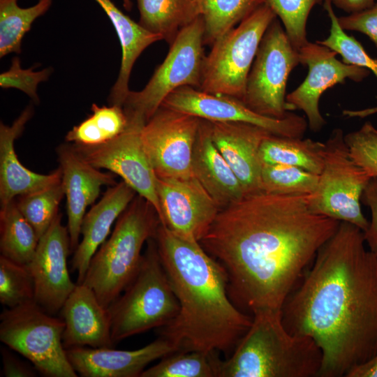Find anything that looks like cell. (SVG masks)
Returning a JSON list of instances; mask_svg holds the SVG:
<instances>
[{
  "label": "cell",
  "mask_w": 377,
  "mask_h": 377,
  "mask_svg": "<svg viewBox=\"0 0 377 377\" xmlns=\"http://www.w3.org/2000/svg\"><path fill=\"white\" fill-rule=\"evenodd\" d=\"M339 223L312 212L308 195L260 191L221 209L200 244L226 270L234 304L253 316L281 312Z\"/></svg>",
  "instance_id": "obj_1"
},
{
  "label": "cell",
  "mask_w": 377,
  "mask_h": 377,
  "mask_svg": "<svg viewBox=\"0 0 377 377\" xmlns=\"http://www.w3.org/2000/svg\"><path fill=\"white\" fill-rule=\"evenodd\" d=\"M365 244L340 222L282 306L285 328L320 348L319 377H346L377 353V254Z\"/></svg>",
  "instance_id": "obj_2"
},
{
  "label": "cell",
  "mask_w": 377,
  "mask_h": 377,
  "mask_svg": "<svg viewBox=\"0 0 377 377\" xmlns=\"http://www.w3.org/2000/svg\"><path fill=\"white\" fill-rule=\"evenodd\" d=\"M159 256L179 304L177 315L160 328L177 350L222 352L228 357L253 317L231 300L223 265L199 242L161 223L154 237Z\"/></svg>",
  "instance_id": "obj_3"
},
{
  "label": "cell",
  "mask_w": 377,
  "mask_h": 377,
  "mask_svg": "<svg viewBox=\"0 0 377 377\" xmlns=\"http://www.w3.org/2000/svg\"><path fill=\"white\" fill-rule=\"evenodd\" d=\"M252 317L231 355L220 359L217 377H319L323 354L313 339L289 332L281 312Z\"/></svg>",
  "instance_id": "obj_4"
},
{
  "label": "cell",
  "mask_w": 377,
  "mask_h": 377,
  "mask_svg": "<svg viewBox=\"0 0 377 377\" xmlns=\"http://www.w3.org/2000/svg\"><path fill=\"white\" fill-rule=\"evenodd\" d=\"M161 224L154 206L138 195L120 215L110 238L92 257L82 283L89 286L105 308L116 300L136 274L142 249Z\"/></svg>",
  "instance_id": "obj_5"
},
{
  "label": "cell",
  "mask_w": 377,
  "mask_h": 377,
  "mask_svg": "<svg viewBox=\"0 0 377 377\" xmlns=\"http://www.w3.org/2000/svg\"><path fill=\"white\" fill-rule=\"evenodd\" d=\"M147 244L134 278L108 308L114 343L166 325L179 310L154 237Z\"/></svg>",
  "instance_id": "obj_6"
},
{
  "label": "cell",
  "mask_w": 377,
  "mask_h": 377,
  "mask_svg": "<svg viewBox=\"0 0 377 377\" xmlns=\"http://www.w3.org/2000/svg\"><path fill=\"white\" fill-rule=\"evenodd\" d=\"M276 17L265 3L216 40L205 57L199 90L242 101L260 41Z\"/></svg>",
  "instance_id": "obj_7"
},
{
  "label": "cell",
  "mask_w": 377,
  "mask_h": 377,
  "mask_svg": "<svg viewBox=\"0 0 377 377\" xmlns=\"http://www.w3.org/2000/svg\"><path fill=\"white\" fill-rule=\"evenodd\" d=\"M0 340L27 358L47 377H76L63 344L64 322L35 301L5 308L0 316Z\"/></svg>",
  "instance_id": "obj_8"
},
{
  "label": "cell",
  "mask_w": 377,
  "mask_h": 377,
  "mask_svg": "<svg viewBox=\"0 0 377 377\" xmlns=\"http://www.w3.org/2000/svg\"><path fill=\"white\" fill-rule=\"evenodd\" d=\"M323 168L315 191L308 195L316 214L355 225L363 232L369 222L360 207L363 191L371 177L351 158L341 128L332 131L325 142Z\"/></svg>",
  "instance_id": "obj_9"
},
{
  "label": "cell",
  "mask_w": 377,
  "mask_h": 377,
  "mask_svg": "<svg viewBox=\"0 0 377 377\" xmlns=\"http://www.w3.org/2000/svg\"><path fill=\"white\" fill-rule=\"evenodd\" d=\"M204 34L201 15L179 31L146 86L139 91L128 93L123 105L128 118L146 123L177 89L189 86L199 89L205 57Z\"/></svg>",
  "instance_id": "obj_10"
},
{
  "label": "cell",
  "mask_w": 377,
  "mask_h": 377,
  "mask_svg": "<svg viewBox=\"0 0 377 377\" xmlns=\"http://www.w3.org/2000/svg\"><path fill=\"white\" fill-rule=\"evenodd\" d=\"M299 64V51L276 17L260 41L242 102L260 114L286 117L293 110L286 100V84L290 72Z\"/></svg>",
  "instance_id": "obj_11"
},
{
  "label": "cell",
  "mask_w": 377,
  "mask_h": 377,
  "mask_svg": "<svg viewBox=\"0 0 377 377\" xmlns=\"http://www.w3.org/2000/svg\"><path fill=\"white\" fill-rule=\"evenodd\" d=\"M201 119L161 106L141 130L144 149L158 177L193 176L191 160Z\"/></svg>",
  "instance_id": "obj_12"
},
{
  "label": "cell",
  "mask_w": 377,
  "mask_h": 377,
  "mask_svg": "<svg viewBox=\"0 0 377 377\" xmlns=\"http://www.w3.org/2000/svg\"><path fill=\"white\" fill-rule=\"evenodd\" d=\"M128 121L126 130L109 142L96 146L72 145L92 166L121 177L138 195L154 206L160 219L156 176L141 140V130L145 122L136 118H128Z\"/></svg>",
  "instance_id": "obj_13"
},
{
  "label": "cell",
  "mask_w": 377,
  "mask_h": 377,
  "mask_svg": "<svg viewBox=\"0 0 377 377\" xmlns=\"http://www.w3.org/2000/svg\"><path fill=\"white\" fill-rule=\"evenodd\" d=\"M161 106L209 121L253 124L278 136L303 138L308 126L304 117L293 112L282 119L267 117L253 111L240 99L207 93L189 86L172 91Z\"/></svg>",
  "instance_id": "obj_14"
},
{
  "label": "cell",
  "mask_w": 377,
  "mask_h": 377,
  "mask_svg": "<svg viewBox=\"0 0 377 377\" xmlns=\"http://www.w3.org/2000/svg\"><path fill=\"white\" fill-rule=\"evenodd\" d=\"M300 62L308 67L303 82L286 95V102L293 110H300L306 117L308 126L313 132L320 131L326 124L319 109L321 95L346 79L361 82L370 71L337 59V53L327 47L308 42L299 50Z\"/></svg>",
  "instance_id": "obj_15"
},
{
  "label": "cell",
  "mask_w": 377,
  "mask_h": 377,
  "mask_svg": "<svg viewBox=\"0 0 377 377\" xmlns=\"http://www.w3.org/2000/svg\"><path fill=\"white\" fill-rule=\"evenodd\" d=\"M160 221L174 233L199 242L207 233L220 207L198 180L156 177Z\"/></svg>",
  "instance_id": "obj_16"
},
{
  "label": "cell",
  "mask_w": 377,
  "mask_h": 377,
  "mask_svg": "<svg viewBox=\"0 0 377 377\" xmlns=\"http://www.w3.org/2000/svg\"><path fill=\"white\" fill-rule=\"evenodd\" d=\"M71 251L67 226L61 214L39 239L36 253L28 265L35 283V302L51 315L60 311L75 288L70 277L67 258Z\"/></svg>",
  "instance_id": "obj_17"
},
{
  "label": "cell",
  "mask_w": 377,
  "mask_h": 377,
  "mask_svg": "<svg viewBox=\"0 0 377 377\" xmlns=\"http://www.w3.org/2000/svg\"><path fill=\"white\" fill-rule=\"evenodd\" d=\"M57 154L66 198L71 250L74 252L79 244L82 222L87 207L95 202L103 186H112L117 183L112 173L103 172L85 161L72 144L60 145Z\"/></svg>",
  "instance_id": "obj_18"
},
{
  "label": "cell",
  "mask_w": 377,
  "mask_h": 377,
  "mask_svg": "<svg viewBox=\"0 0 377 377\" xmlns=\"http://www.w3.org/2000/svg\"><path fill=\"white\" fill-rule=\"evenodd\" d=\"M175 351L177 348L161 337L133 350L112 347L66 349L68 361L82 377H140L149 363Z\"/></svg>",
  "instance_id": "obj_19"
},
{
  "label": "cell",
  "mask_w": 377,
  "mask_h": 377,
  "mask_svg": "<svg viewBox=\"0 0 377 377\" xmlns=\"http://www.w3.org/2000/svg\"><path fill=\"white\" fill-rule=\"evenodd\" d=\"M209 122L212 140L239 180L244 195L263 191L260 149L271 133L246 123Z\"/></svg>",
  "instance_id": "obj_20"
},
{
  "label": "cell",
  "mask_w": 377,
  "mask_h": 377,
  "mask_svg": "<svg viewBox=\"0 0 377 377\" xmlns=\"http://www.w3.org/2000/svg\"><path fill=\"white\" fill-rule=\"evenodd\" d=\"M60 311L65 325L63 344L66 349L113 346L109 311L89 286L76 283Z\"/></svg>",
  "instance_id": "obj_21"
},
{
  "label": "cell",
  "mask_w": 377,
  "mask_h": 377,
  "mask_svg": "<svg viewBox=\"0 0 377 377\" xmlns=\"http://www.w3.org/2000/svg\"><path fill=\"white\" fill-rule=\"evenodd\" d=\"M34 114L28 105L12 125L0 124V205L6 207L17 197L43 190L61 182L59 167L48 174H39L27 169L17 158L15 141L23 132Z\"/></svg>",
  "instance_id": "obj_22"
},
{
  "label": "cell",
  "mask_w": 377,
  "mask_h": 377,
  "mask_svg": "<svg viewBox=\"0 0 377 377\" xmlns=\"http://www.w3.org/2000/svg\"><path fill=\"white\" fill-rule=\"evenodd\" d=\"M136 192L122 181L110 186L99 202L85 214L81 226L82 241L74 251L71 269L82 283L90 261L105 241L114 222L135 197Z\"/></svg>",
  "instance_id": "obj_23"
},
{
  "label": "cell",
  "mask_w": 377,
  "mask_h": 377,
  "mask_svg": "<svg viewBox=\"0 0 377 377\" xmlns=\"http://www.w3.org/2000/svg\"><path fill=\"white\" fill-rule=\"evenodd\" d=\"M193 176L220 209L244 195L241 183L214 145L209 121L201 119L191 160Z\"/></svg>",
  "instance_id": "obj_24"
},
{
  "label": "cell",
  "mask_w": 377,
  "mask_h": 377,
  "mask_svg": "<svg viewBox=\"0 0 377 377\" xmlns=\"http://www.w3.org/2000/svg\"><path fill=\"white\" fill-rule=\"evenodd\" d=\"M111 21L121 48V60L118 77L109 95L110 105L123 107L130 92L128 82L134 64L151 44L163 40L149 32L119 10L111 0H94Z\"/></svg>",
  "instance_id": "obj_25"
},
{
  "label": "cell",
  "mask_w": 377,
  "mask_h": 377,
  "mask_svg": "<svg viewBox=\"0 0 377 377\" xmlns=\"http://www.w3.org/2000/svg\"><path fill=\"white\" fill-rule=\"evenodd\" d=\"M139 24L170 45L179 31L200 16L199 0H136Z\"/></svg>",
  "instance_id": "obj_26"
},
{
  "label": "cell",
  "mask_w": 377,
  "mask_h": 377,
  "mask_svg": "<svg viewBox=\"0 0 377 377\" xmlns=\"http://www.w3.org/2000/svg\"><path fill=\"white\" fill-rule=\"evenodd\" d=\"M325 142L310 138L278 136L270 134L262 142V164H282L303 168L319 175L323 165Z\"/></svg>",
  "instance_id": "obj_27"
},
{
  "label": "cell",
  "mask_w": 377,
  "mask_h": 377,
  "mask_svg": "<svg viewBox=\"0 0 377 377\" xmlns=\"http://www.w3.org/2000/svg\"><path fill=\"white\" fill-rule=\"evenodd\" d=\"M39 238L18 209L15 199L0 209L1 256L21 265L31 261Z\"/></svg>",
  "instance_id": "obj_28"
},
{
  "label": "cell",
  "mask_w": 377,
  "mask_h": 377,
  "mask_svg": "<svg viewBox=\"0 0 377 377\" xmlns=\"http://www.w3.org/2000/svg\"><path fill=\"white\" fill-rule=\"evenodd\" d=\"M91 114L80 124L69 131L67 142L96 146L109 142L121 134L127 128L128 118L123 107L117 105H91Z\"/></svg>",
  "instance_id": "obj_29"
},
{
  "label": "cell",
  "mask_w": 377,
  "mask_h": 377,
  "mask_svg": "<svg viewBox=\"0 0 377 377\" xmlns=\"http://www.w3.org/2000/svg\"><path fill=\"white\" fill-rule=\"evenodd\" d=\"M52 0H38L32 6L21 8L17 0H0V57L21 52L22 40L33 22L50 8Z\"/></svg>",
  "instance_id": "obj_30"
},
{
  "label": "cell",
  "mask_w": 377,
  "mask_h": 377,
  "mask_svg": "<svg viewBox=\"0 0 377 377\" xmlns=\"http://www.w3.org/2000/svg\"><path fill=\"white\" fill-rule=\"evenodd\" d=\"M265 3V0H199L205 44L212 45Z\"/></svg>",
  "instance_id": "obj_31"
},
{
  "label": "cell",
  "mask_w": 377,
  "mask_h": 377,
  "mask_svg": "<svg viewBox=\"0 0 377 377\" xmlns=\"http://www.w3.org/2000/svg\"><path fill=\"white\" fill-rule=\"evenodd\" d=\"M216 351L177 350L145 369L140 377H217Z\"/></svg>",
  "instance_id": "obj_32"
},
{
  "label": "cell",
  "mask_w": 377,
  "mask_h": 377,
  "mask_svg": "<svg viewBox=\"0 0 377 377\" xmlns=\"http://www.w3.org/2000/svg\"><path fill=\"white\" fill-rule=\"evenodd\" d=\"M318 175L282 164H263L262 191L284 195H309L318 184Z\"/></svg>",
  "instance_id": "obj_33"
},
{
  "label": "cell",
  "mask_w": 377,
  "mask_h": 377,
  "mask_svg": "<svg viewBox=\"0 0 377 377\" xmlns=\"http://www.w3.org/2000/svg\"><path fill=\"white\" fill-rule=\"evenodd\" d=\"M61 182L49 188L20 195L17 207L29 222L40 239L59 214V206L64 196Z\"/></svg>",
  "instance_id": "obj_34"
},
{
  "label": "cell",
  "mask_w": 377,
  "mask_h": 377,
  "mask_svg": "<svg viewBox=\"0 0 377 377\" xmlns=\"http://www.w3.org/2000/svg\"><path fill=\"white\" fill-rule=\"evenodd\" d=\"M35 301V283L28 265L0 256V302L13 308Z\"/></svg>",
  "instance_id": "obj_35"
},
{
  "label": "cell",
  "mask_w": 377,
  "mask_h": 377,
  "mask_svg": "<svg viewBox=\"0 0 377 377\" xmlns=\"http://www.w3.org/2000/svg\"><path fill=\"white\" fill-rule=\"evenodd\" d=\"M323 8L331 20L330 34L316 42L336 52L343 63L367 68L377 77V59L371 57L358 40L341 28L330 0H323Z\"/></svg>",
  "instance_id": "obj_36"
},
{
  "label": "cell",
  "mask_w": 377,
  "mask_h": 377,
  "mask_svg": "<svg viewBox=\"0 0 377 377\" xmlns=\"http://www.w3.org/2000/svg\"><path fill=\"white\" fill-rule=\"evenodd\" d=\"M282 22L292 45L300 50L309 41L306 22L313 7L319 0H265Z\"/></svg>",
  "instance_id": "obj_37"
},
{
  "label": "cell",
  "mask_w": 377,
  "mask_h": 377,
  "mask_svg": "<svg viewBox=\"0 0 377 377\" xmlns=\"http://www.w3.org/2000/svg\"><path fill=\"white\" fill-rule=\"evenodd\" d=\"M353 161L370 177H377V128L366 121L358 130L344 135Z\"/></svg>",
  "instance_id": "obj_38"
},
{
  "label": "cell",
  "mask_w": 377,
  "mask_h": 377,
  "mask_svg": "<svg viewBox=\"0 0 377 377\" xmlns=\"http://www.w3.org/2000/svg\"><path fill=\"white\" fill-rule=\"evenodd\" d=\"M51 73L50 68H45L40 71H34L32 68L23 69L20 65V58L15 57L10 68L0 75V86L2 88L20 89L38 103L39 102L38 85L47 80Z\"/></svg>",
  "instance_id": "obj_39"
},
{
  "label": "cell",
  "mask_w": 377,
  "mask_h": 377,
  "mask_svg": "<svg viewBox=\"0 0 377 377\" xmlns=\"http://www.w3.org/2000/svg\"><path fill=\"white\" fill-rule=\"evenodd\" d=\"M338 22L344 31L367 35L377 47V1L368 9L338 17Z\"/></svg>",
  "instance_id": "obj_40"
},
{
  "label": "cell",
  "mask_w": 377,
  "mask_h": 377,
  "mask_svg": "<svg viewBox=\"0 0 377 377\" xmlns=\"http://www.w3.org/2000/svg\"><path fill=\"white\" fill-rule=\"evenodd\" d=\"M362 202L369 207L371 219L364 237L369 249L377 254V177L369 181L361 196Z\"/></svg>",
  "instance_id": "obj_41"
},
{
  "label": "cell",
  "mask_w": 377,
  "mask_h": 377,
  "mask_svg": "<svg viewBox=\"0 0 377 377\" xmlns=\"http://www.w3.org/2000/svg\"><path fill=\"white\" fill-rule=\"evenodd\" d=\"M2 372L6 377H34L37 370L32 365L24 363L6 348H1Z\"/></svg>",
  "instance_id": "obj_42"
},
{
  "label": "cell",
  "mask_w": 377,
  "mask_h": 377,
  "mask_svg": "<svg viewBox=\"0 0 377 377\" xmlns=\"http://www.w3.org/2000/svg\"><path fill=\"white\" fill-rule=\"evenodd\" d=\"M332 5L352 14L368 9L374 6L376 0H330Z\"/></svg>",
  "instance_id": "obj_43"
},
{
  "label": "cell",
  "mask_w": 377,
  "mask_h": 377,
  "mask_svg": "<svg viewBox=\"0 0 377 377\" xmlns=\"http://www.w3.org/2000/svg\"><path fill=\"white\" fill-rule=\"evenodd\" d=\"M346 377H377V353L366 362L353 368Z\"/></svg>",
  "instance_id": "obj_44"
},
{
  "label": "cell",
  "mask_w": 377,
  "mask_h": 377,
  "mask_svg": "<svg viewBox=\"0 0 377 377\" xmlns=\"http://www.w3.org/2000/svg\"><path fill=\"white\" fill-rule=\"evenodd\" d=\"M342 113L344 116L348 117L364 118L377 113V106L357 110H344Z\"/></svg>",
  "instance_id": "obj_45"
},
{
  "label": "cell",
  "mask_w": 377,
  "mask_h": 377,
  "mask_svg": "<svg viewBox=\"0 0 377 377\" xmlns=\"http://www.w3.org/2000/svg\"><path fill=\"white\" fill-rule=\"evenodd\" d=\"M123 5L127 10H131L132 8V3L131 0H122Z\"/></svg>",
  "instance_id": "obj_46"
}]
</instances>
